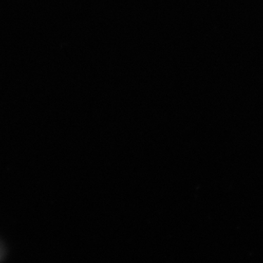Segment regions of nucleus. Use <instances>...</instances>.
<instances>
[{"label": "nucleus", "mask_w": 263, "mask_h": 263, "mask_svg": "<svg viewBox=\"0 0 263 263\" xmlns=\"http://www.w3.org/2000/svg\"><path fill=\"white\" fill-rule=\"evenodd\" d=\"M3 254H4V250L2 248L1 245H0V258L3 257Z\"/></svg>", "instance_id": "f257e3e1"}]
</instances>
